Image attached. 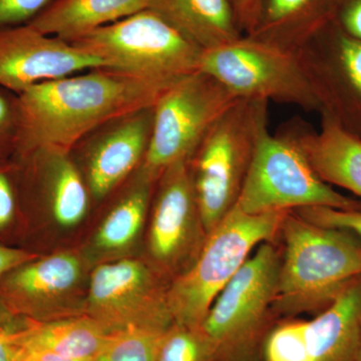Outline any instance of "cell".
Masks as SVG:
<instances>
[{
    "mask_svg": "<svg viewBox=\"0 0 361 361\" xmlns=\"http://www.w3.org/2000/svg\"><path fill=\"white\" fill-rule=\"evenodd\" d=\"M294 212L313 224L351 233L361 241V210L310 207L298 209Z\"/></svg>",
    "mask_w": 361,
    "mask_h": 361,
    "instance_id": "obj_27",
    "label": "cell"
},
{
    "mask_svg": "<svg viewBox=\"0 0 361 361\" xmlns=\"http://www.w3.org/2000/svg\"><path fill=\"white\" fill-rule=\"evenodd\" d=\"M18 97L8 90L0 89V164L16 156L18 137Z\"/></svg>",
    "mask_w": 361,
    "mask_h": 361,
    "instance_id": "obj_28",
    "label": "cell"
},
{
    "mask_svg": "<svg viewBox=\"0 0 361 361\" xmlns=\"http://www.w3.org/2000/svg\"><path fill=\"white\" fill-rule=\"evenodd\" d=\"M239 97L203 71L183 78L154 106L148 151L141 168L155 180L190 157L214 123Z\"/></svg>",
    "mask_w": 361,
    "mask_h": 361,
    "instance_id": "obj_9",
    "label": "cell"
},
{
    "mask_svg": "<svg viewBox=\"0 0 361 361\" xmlns=\"http://www.w3.org/2000/svg\"><path fill=\"white\" fill-rule=\"evenodd\" d=\"M240 30L244 35H252L260 23L263 0H230Z\"/></svg>",
    "mask_w": 361,
    "mask_h": 361,
    "instance_id": "obj_31",
    "label": "cell"
},
{
    "mask_svg": "<svg viewBox=\"0 0 361 361\" xmlns=\"http://www.w3.org/2000/svg\"><path fill=\"white\" fill-rule=\"evenodd\" d=\"M68 42L99 59L104 68L167 87L199 71L204 52L152 8Z\"/></svg>",
    "mask_w": 361,
    "mask_h": 361,
    "instance_id": "obj_6",
    "label": "cell"
},
{
    "mask_svg": "<svg viewBox=\"0 0 361 361\" xmlns=\"http://www.w3.org/2000/svg\"><path fill=\"white\" fill-rule=\"evenodd\" d=\"M342 30L350 37L361 40V0H348L339 14Z\"/></svg>",
    "mask_w": 361,
    "mask_h": 361,
    "instance_id": "obj_33",
    "label": "cell"
},
{
    "mask_svg": "<svg viewBox=\"0 0 361 361\" xmlns=\"http://www.w3.org/2000/svg\"><path fill=\"white\" fill-rule=\"evenodd\" d=\"M153 0H54L28 25L71 42L80 35L151 8Z\"/></svg>",
    "mask_w": 361,
    "mask_h": 361,
    "instance_id": "obj_17",
    "label": "cell"
},
{
    "mask_svg": "<svg viewBox=\"0 0 361 361\" xmlns=\"http://www.w3.org/2000/svg\"><path fill=\"white\" fill-rule=\"evenodd\" d=\"M8 167L7 161L0 164V228L9 224L16 212V194Z\"/></svg>",
    "mask_w": 361,
    "mask_h": 361,
    "instance_id": "obj_32",
    "label": "cell"
},
{
    "mask_svg": "<svg viewBox=\"0 0 361 361\" xmlns=\"http://www.w3.org/2000/svg\"><path fill=\"white\" fill-rule=\"evenodd\" d=\"M268 104L239 99L188 160L207 234L238 202L259 140L268 130Z\"/></svg>",
    "mask_w": 361,
    "mask_h": 361,
    "instance_id": "obj_3",
    "label": "cell"
},
{
    "mask_svg": "<svg viewBox=\"0 0 361 361\" xmlns=\"http://www.w3.org/2000/svg\"><path fill=\"white\" fill-rule=\"evenodd\" d=\"M111 336L89 315L66 316L47 322L33 320L26 345L70 360L92 361Z\"/></svg>",
    "mask_w": 361,
    "mask_h": 361,
    "instance_id": "obj_20",
    "label": "cell"
},
{
    "mask_svg": "<svg viewBox=\"0 0 361 361\" xmlns=\"http://www.w3.org/2000/svg\"><path fill=\"white\" fill-rule=\"evenodd\" d=\"M104 68L99 59L28 25L0 30V89L20 94L32 85Z\"/></svg>",
    "mask_w": 361,
    "mask_h": 361,
    "instance_id": "obj_12",
    "label": "cell"
},
{
    "mask_svg": "<svg viewBox=\"0 0 361 361\" xmlns=\"http://www.w3.org/2000/svg\"><path fill=\"white\" fill-rule=\"evenodd\" d=\"M325 0H263L260 23L251 37L296 49L322 27Z\"/></svg>",
    "mask_w": 361,
    "mask_h": 361,
    "instance_id": "obj_22",
    "label": "cell"
},
{
    "mask_svg": "<svg viewBox=\"0 0 361 361\" xmlns=\"http://www.w3.org/2000/svg\"><path fill=\"white\" fill-rule=\"evenodd\" d=\"M155 188L149 253L151 265L170 284L193 264L208 234L188 160L168 168Z\"/></svg>",
    "mask_w": 361,
    "mask_h": 361,
    "instance_id": "obj_11",
    "label": "cell"
},
{
    "mask_svg": "<svg viewBox=\"0 0 361 361\" xmlns=\"http://www.w3.org/2000/svg\"><path fill=\"white\" fill-rule=\"evenodd\" d=\"M355 361H361V336H360V346H358L357 356H356Z\"/></svg>",
    "mask_w": 361,
    "mask_h": 361,
    "instance_id": "obj_37",
    "label": "cell"
},
{
    "mask_svg": "<svg viewBox=\"0 0 361 361\" xmlns=\"http://www.w3.org/2000/svg\"><path fill=\"white\" fill-rule=\"evenodd\" d=\"M82 277V265L77 256L54 254L13 270L6 281V292L20 306L16 314L47 322L68 316L61 306L75 295Z\"/></svg>",
    "mask_w": 361,
    "mask_h": 361,
    "instance_id": "obj_14",
    "label": "cell"
},
{
    "mask_svg": "<svg viewBox=\"0 0 361 361\" xmlns=\"http://www.w3.org/2000/svg\"><path fill=\"white\" fill-rule=\"evenodd\" d=\"M20 361H82L70 360V358L63 357V356L54 355L49 351L40 350L27 348L26 345L25 353Z\"/></svg>",
    "mask_w": 361,
    "mask_h": 361,
    "instance_id": "obj_35",
    "label": "cell"
},
{
    "mask_svg": "<svg viewBox=\"0 0 361 361\" xmlns=\"http://www.w3.org/2000/svg\"><path fill=\"white\" fill-rule=\"evenodd\" d=\"M153 122L154 106L142 109L106 123L78 142L85 146V180L94 198L108 196L141 167Z\"/></svg>",
    "mask_w": 361,
    "mask_h": 361,
    "instance_id": "obj_13",
    "label": "cell"
},
{
    "mask_svg": "<svg viewBox=\"0 0 361 361\" xmlns=\"http://www.w3.org/2000/svg\"><path fill=\"white\" fill-rule=\"evenodd\" d=\"M25 157H32L42 169L45 191L56 223L71 228L82 222L89 209L90 193L71 153L40 149Z\"/></svg>",
    "mask_w": 361,
    "mask_h": 361,
    "instance_id": "obj_19",
    "label": "cell"
},
{
    "mask_svg": "<svg viewBox=\"0 0 361 361\" xmlns=\"http://www.w3.org/2000/svg\"><path fill=\"white\" fill-rule=\"evenodd\" d=\"M171 87L106 68L32 85L16 94L20 123L14 157L40 149L71 153L106 123L153 108Z\"/></svg>",
    "mask_w": 361,
    "mask_h": 361,
    "instance_id": "obj_1",
    "label": "cell"
},
{
    "mask_svg": "<svg viewBox=\"0 0 361 361\" xmlns=\"http://www.w3.org/2000/svg\"><path fill=\"white\" fill-rule=\"evenodd\" d=\"M169 282L144 261L121 259L90 274L85 314L110 334L130 329L164 332L174 323Z\"/></svg>",
    "mask_w": 361,
    "mask_h": 361,
    "instance_id": "obj_10",
    "label": "cell"
},
{
    "mask_svg": "<svg viewBox=\"0 0 361 361\" xmlns=\"http://www.w3.org/2000/svg\"><path fill=\"white\" fill-rule=\"evenodd\" d=\"M161 14L203 51L243 37L230 0H153Z\"/></svg>",
    "mask_w": 361,
    "mask_h": 361,
    "instance_id": "obj_18",
    "label": "cell"
},
{
    "mask_svg": "<svg viewBox=\"0 0 361 361\" xmlns=\"http://www.w3.org/2000/svg\"><path fill=\"white\" fill-rule=\"evenodd\" d=\"M334 56L337 71L344 84L361 102V40L344 32L338 33L334 44Z\"/></svg>",
    "mask_w": 361,
    "mask_h": 361,
    "instance_id": "obj_26",
    "label": "cell"
},
{
    "mask_svg": "<svg viewBox=\"0 0 361 361\" xmlns=\"http://www.w3.org/2000/svg\"><path fill=\"white\" fill-rule=\"evenodd\" d=\"M287 212L253 215L235 206L207 235L193 264L169 284V306L174 322L200 326L214 301L252 251L265 242L277 241Z\"/></svg>",
    "mask_w": 361,
    "mask_h": 361,
    "instance_id": "obj_5",
    "label": "cell"
},
{
    "mask_svg": "<svg viewBox=\"0 0 361 361\" xmlns=\"http://www.w3.org/2000/svg\"><path fill=\"white\" fill-rule=\"evenodd\" d=\"M157 180L141 167L137 179L104 218L94 237V248L103 254L120 253L139 237Z\"/></svg>",
    "mask_w": 361,
    "mask_h": 361,
    "instance_id": "obj_21",
    "label": "cell"
},
{
    "mask_svg": "<svg viewBox=\"0 0 361 361\" xmlns=\"http://www.w3.org/2000/svg\"><path fill=\"white\" fill-rule=\"evenodd\" d=\"M279 134L293 142L325 183L361 199V139L334 116L323 114L322 129L292 120Z\"/></svg>",
    "mask_w": 361,
    "mask_h": 361,
    "instance_id": "obj_15",
    "label": "cell"
},
{
    "mask_svg": "<svg viewBox=\"0 0 361 361\" xmlns=\"http://www.w3.org/2000/svg\"><path fill=\"white\" fill-rule=\"evenodd\" d=\"M361 336V276L306 322L310 361H355Z\"/></svg>",
    "mask_w": 361,
    "mask_h": 361,
    "instance_id": "obj_16",
    "label": "cell"
},
{
    "mask_svg": "<svg viewBox=\"0 0 361 361\" xmlns=\"http://www.w3.org/2000/svg\"><path fill=\"white\" fill-rule=\"evenodd\" d=\"M54 0H0V30L28 25Z\"/></svg>",
    "mask_w": 361,
    "mask_h": 361,
    "instance_id": "obj_30",
    "label": "cell"
},
{
    "mask_svg": "<svg viewBox=\"0 0 361 361\" xmlns=\"http://www.w3.org/2000/svg\"><path fill=\"white\" fill-rule=\"evenodd\" d=\"M214 301L200 325L215 361H262L274 312L281 249L265 242Z\"/></svg>",
    "mask_w": 361,
    "mask_h": 361,
    "instance_id": "obj_4",
    "label": "cell"
},
{
    "mask_svg": "<svg viewBox=\"0 0 361 361\" xmlns=\"http://www.w3.org/2000/svg\"><path fill=\"white\" fill-rule=\"evenodd\" d=\"M236 206L247 214L310 207L360 210V204L325 183L295 145L266 130L259 140Z\"/></svg>",
    "mask_w": 361,
    "mask_h": 361,
    "instance_id": "obj_8",
    "label": "cell"
},
{
    "mask_svg": "<svg viewBox=\"0 0 361 361\" xmlns=\"http://www.w3.org/2000/svg\"><path fill=\"white\" fill-rule=\"evenodd\" d=\"M33 319L14 314L0 326V361H20Z\"/></svg>",
    "mask_w": 361,
    "mask_h": 361,
    "instance_id": "obj_29",
    "label": "cell"
},
{
    "mask_svg": "<svg viewBox=\"0 0 361 361\" xmlns=\"http://www.w3.org/2000/svg\"><path fill=\"white\" fill-rule=\"evenodd\" d=\"M278 239L282 241L274 302L278 319L322 312L361 276V241L351 233L313 224L289 211Z\"/></svg>",
    "mask_w": 361,
    "mask_h": 361,
    "instance_id": "obj_2",
    "label": "cell"
},
{
    "mask_svg": "<svg viewBox=\"0 0 361 361\" xmlns=\"http://www.w3.org/2000/svg\"><path fill=\"white\" fill-rule=\"evenodd\" d=\"M156 361H215L210 341L201 327L173 323L161 334Z\"/></svg>",
    "mask_w": 361,
    "mask_h": 361,
    "instance_id": "obj_23",
    "label": "cell"
},
{
    "mask_svg": "<svg viewBox=\"0 0 361 361\" xmlns=\"http://www.w3.org/2000/svg\"><path fill=\"white\" fill-rule=\"evenodd\" d=\"M306 322L299 317L278 320L266 339L262 361H310Z\"/></svg>",
    "mask_w": 361,
    "mask_h": 361,
    "instance_id": "obj_24",
    "label": "cell"
},
{
    "mask_svg": "<svg viewBox=\"0 0 361 361\" xmlns=\"http://www.w3.org/2000/svg\"><path fill=\"white\" fill-rule=\"evenodd\" d=\"M14 314L16 313L11 310V306L7 304L6 301L0 299V326Z\"/></svg>",
    "mask_w": 361,
    "mask_h": 361,
    "instance_id": "obj_36",
    "label": "cell"
},
{
    "mask_svg": "<svg viewBox=\"0 0 361 361\" xmlns=\"http://www.w3.org/2000/svg\"><path fill=\"white\" fill-rule=\"evenodd\" d=\"M161 334L140 329L116 332L92 361H156Z\"/></svg>",
    "mask_w": 361,
    "mask_h": 361,
    "instance_id": "obj_25",
    "label": "cell"
},
{
    "mask_svg": "<svg viewBox=\"0 0 361 361\" xmlns=\"http://www.w3.org/2000/svg\"><path fill=\"white\" fill-rule=\"evenodd\" d=\"M199 71L219 80L239 99L293 104L305 111L322 104L294 49L243 35L204 51Z\"/></svg>",
    "mask_w": 361,
    "mask_h": 361,
    "instance_id": "obj_7",
    "label": "cell"
},
{
    "mask_svg": "<svg viewBox=\"0 0 361 361\" xmlns=\"http://www.w3.org/2000/svg\"><path fill=\"white\" fill-rule=\"evenodd\" d=\"M37 258V256L30 252L0 246V276Z\"/></svg>",
    "mask_w": 361,
    "mask_h": 361,
    "instance_id": "obj_34",
    "label": "cell"
}]
</instances>
